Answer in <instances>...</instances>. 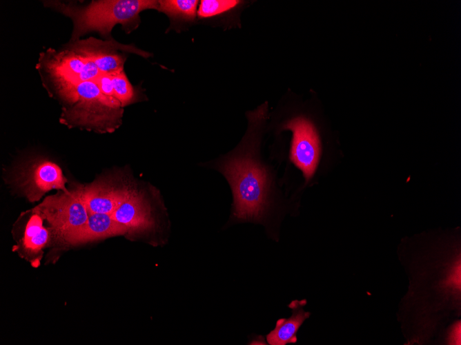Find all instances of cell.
Instances as JSON below:
<instances>
[{
  "label": "cell",
  "mask_w": 461,
  "mask_h": 345,
  "mask_svg": "<svg viewBox=\"0 0 461 345\" xmlns=\"http://www.w3.org/2000/svg\"><path fill=\"white\" fill-rule=\"evenodd\" d=\"M43 4L72 20L73 30L70 41H75L91 32L109 39L112 28L117 24L128 33L138 27L141 12L157 10L158 1L98 0L81 6L73 2L45 1Z\"/></svg>",
  "instance_id": "cell-1"
},
{
  "label": "cell",
  "mask_w": 461,
  "mask_h": 345,
  "mask_svg": "<svg viewBox=\"0 0 461 345\" xmlns=\"http://www.w3.org/2000/svg\"><path fill=\"white\" fill-rule=\"evenodd\" d=\"M51 82L66 105L62 118L66 124L99 132H112L121 124V103L116 98L104 94L94 81Z\"/></svg>",
  "instance_id": "cell-2"
},
{
  "label": "cell",
  "mask_w": 461,
  "mask_h": 345,
  "mask_svg": "<svg viewBox=\"0 0 461 345\" xmlns=\"http://www.w3.org/2000/svg\"><path fill=\"white\" fill-rule=\"evenodd\" d=\"M228 158L221 169L231 186L234 217L240 220H259L268 207L270 179L256 159L253 149L246 147Z\"/></svg>",
  "instance_id": "cell-3"
},
{
  "label": "cell",
  "mask_w": 461,
  "mask_h": 345,
  "mask_svg": "<svg viewBox=\"0 0 461 345\" xmlns=\"http://www.w3.org/2000/svg\"><path fill=\"white\" fill-rule=\"evenodd\" d=\"M32 212L39 213L48 222L53 238L65 244L86 222L89 216L80 187L47 196Z\"/></svg>",
  "instance_id": "cell-4"
},
{
  "label": "cell",
  "mask_w": 461,
  "mask_h": 345,
  "mask_svg": "<svg viewBox=\"0 0 461 345\" xmlns=\"http://www.w3.org/2000/svg\"><path fill=\"white\" fill-rule=\"evenodd\" d=\"M16 186L31 202L39 200L52 189L68 191L66 179L57 164L42 158L20 165L14 176Z\"/></svg>",
  "instance_id": "cell-5"
},
{
  "label": "cell",
  "mask_w": 461,
  "mask_h": 345,
  "mask_svg": "<svg viewBox=\"0 0 461 345\" xmlns=\"http://www.w3.org/2000/svg\"><path fill=\"white\" fill-rule=\"evenodd\" d=\"M40 63L51 81L71 83L94 81L101 74L93 63L66 47L59 51L47 50L42 54Z\"/></svg>",
  "instance_id": "cell-6"
},
{
  "label": "cell",
  "mask_w": 461,
  "mask_h": 345,
  "mask_svg": "<svg viewBox=\"0 0 461 345\" xmlns=\"http://www.w3.org/2000/svg\"><path fill=\"white\" fill-rule=\"evenodd\" d=\"M65 47L77 51L93 63L101 74L113 75L124 70L126 57L119 50L144 58L150 54L133 45H124L112 39L102 41L94 37L70 41Z\"/></svg>",
  "instance_id": "cell-7"
},
{
  "label": "cell",
  "mask_w": 461,
  "mask_h": 345,
  "mask_svg": "<svg viewBox=\"0 0 461 345\" xmlns=\"http://www.w3.org/2000/svg\"><path fill=\"white\" fill-rule=\"evenodd\" d=\"M284 129L293 132L291 159L302 170L308 182L320 160V143L317 131L313 123L303 116L290 120L284 124Z\"/></svg>",
  "instance_id": "cell-8"
},
{
  "label": "cell",
  "mask_w": 461,
  "mask_h": 345,
  "mask_svg": "<svg viewBox=\"0 0 461 345\" xmlns=\"http://www.w3.org/2000/svg\"><path fill=\"white\" fill-rule=\"evenodd\" d=\"M79 187L88 214H112L134 189L126 181L112 178Z\"/></svg>",
  "instance_id": "cell-9"
},
{
  "label": "cell",
  "mask_w": 461,
  "mask_h": 345,
  "mask_svg": "<svg viewBox=\"0 0 461 345\" xmlns=\"http://www.w3.org/2000/svg\"><path fill=\"white\" fill-rule=\"evenodd\" d=\"M111 216L127 229L128 233L144 232L152 229L155 225L150 205L136 189H133Z\"/></svg>",
  "instance_id": "cell-10"
},
{
  "label": "cell",
  "mask_w": 461,
  "mask_h": 345,
  "mask_svg": "<svg viewBox=\"0 0 461 345\" xmlns=\"http://www.w3.org/2000/svg\"><path fill=\"white\" fill-rule=\"evenodd\" d=\"M128 233L127 229L108 213H89L86 222L66 241V244H79Z\"/></svg>",
  "instance_id": "cell-11"
},
{
  "label": "cell",
  "mask_w": 461,
  "mask_h": 345,
  "mask_svg": "<svg viewBox=\"0 0 461 345\" xmlns=\"http://www.w3.org/2000/svg\"><path fill=\"white\" fill-rule=\"evenodd\" d=\"M306 301L293 300L288 307L292 310V315L288 318L277 320L275 328L266 336L267 342L271 345H286L297 342V332L303 322L308 318L310 313L306 312L303 307Z\"/></svg>",
  "instance_id": "cell-12"
},
{
  "label": "cell",
  "mask_w": 461,
  "mask_h": 345,
  "mask_svg": "<svg viewBox=\"0 0 461 345\" xmlns=\"http://www.w3.org/2000/svg\"><path fill=\"white\" fill-rule=\"evenodd\" d=\"M28 220L23 237L21 240V249L28 257H37L46 247L51 238H53L49 228L43 224V219L37 213Z\"/></svg>",
  "instance_id": "cell-13"
},
{
  "label": "cell",
  "mask_w": 461,
  "mask_h": 345,
  "mask_svg": "<svg viewBox=\"0 0 461 345\" xmlns=\"http://www.w3.org/2000/svg\"><path fill=\"white\" fill-rule=\"evenodd\" d=\"M197 0H159L157 10L170 18L191 21L197 12Z\"/></svg>",
  "instance_id": "cell-14"
},
{
  "label": "cell",
  "mask_w": 461,
  "mask_h": 345,
  "mask_svg": "<svg viewBox=\"0 0 461 345\" xmlns=\"http://www.w3.org/2000/svg\"><path fill=\"white\" fill-rule=\"evenodd\" d=\"M112 76L115 97L122 107L132 103L136 98L137 92L130 83L124 70Z\"/></svg>",
  "instance_id": "cell-15"
},
{
  "label": "cell",
  "mask_w": 461,
  "mask_h": 345,
  "mask_svg": "<svg viewBox=\"0 0 461 345\" xmlns=\"http://www.w3.org/2000/svg\"><path fill=\"white\" fill-rule=\"evenodd\" d=\"M239 2L235 0H202L197 9V15L201 18L215 16L232 9Z\"/></svg>",
  "instance_id": "cell-16"
},
{
  "label": "cell",
  "mask_w": 461,
  "mask_h": 345,
  "mask_svg": "<svg viewBox=\"0 0 461 345\" xmlns=\"http://www.w3.org/2000/svg\"><path fill=\"white\" fill-rule=\"evenodd\" d=\"M94 82L104 94L108 96L115 97L111 75L101 74Z\"/></svg>",
  "instance_id": "cell-17"
}]
</instances>
